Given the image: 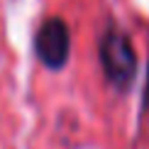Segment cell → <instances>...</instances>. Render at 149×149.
Segmentation results:
<instances>
[{"mask_svg":"<svg viewBox=\"0 0 149 149\" xmlns=\"http://www.w3.org/2000/svg\"><path fill=\"white\" fill-rule=\"evenodd\" d=\"M100 64L108 81L117 88H127L137 73V54L132 42L117 29H108L100 39Z\"/></svg>","mask_w":149,"mask_h":149,"instance_id":"6da1fadb","label":"cell"},{"mask_svg":"<svg viewBox=\"0 0 149 149\" xmlns=\"http://www.w3.org/2000/svg\"><path fill=\"white\" fill-rule=\"evenodd\" d=\"M34 52L39 61L52 71H59L66 66L71 54V32L69 24L61 17H49L42 22L39 32L34 37Z\"/></svg>","mask_w":149,"mask_h":149,"instance_id":"7a4b0ae2","label":"cell"},{"mask_svg":"<svg viewBox=\"0 0 149 149\" xmlns=\"http://www.w3.org/2000/svg\"><path fill=\"white\" fill-rule=\"evenodd\" d=\"M144 108L149 110V69H147V86H144Z\"/></svg>","mask_w":149,"mask_h":149,"instance_id":"3957f363","label":"cell"}]
</instances>
